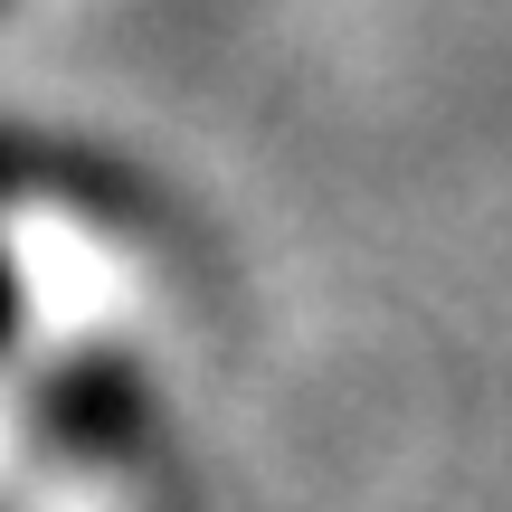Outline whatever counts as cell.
Instances as JSON below:
<instances>
[{
    "mask_svg": "<svg viewBox=\"0 0 512 512\" xmlns=\"http://www.w3.org/2000/svg\"><path fill=\"white\" fill-rule=\"evenodd\" d=\"M19 332V275H10V256H0V342Z\"/></svg>",
    "mask_w": 512,
    "mask_h": 512,
    "instance_id": "7a4b0ae2",
    "label": "cell"
},
{
    "mask_svg": "<svg viewBox=\"0 0 512 512\" xmlns=\"http://www.w3.org/2000/svg\"><path fill=\"white\" fill-rule=\"evenodd\" d=\"M48 427L67 446H124L133 427H143V408H133L124 370H67V380L48 389Z\"/></svg>",
    "mask_w": 512,
    "mask_h": 512,
    "instance_id": "6da1fadb",
    "label": "cell"
}]
</instances>
